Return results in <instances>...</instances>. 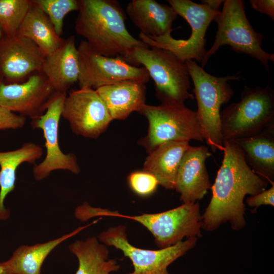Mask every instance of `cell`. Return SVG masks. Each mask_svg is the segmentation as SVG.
I'll return each mask as SVG.
<instances>
[{
  "instance_id": "8992f818",
  "label": "cell",
  "mask_w": 274,
  "mask_h": 274,
  "mask_svg": "<svg viewBox=\"0 0 274 274\" xmlns=\"http://www.w3.org/2000/svg\"><path fill=\"white\" fill-rule=\"evenodd\" d=\"M220 122L223 143L258 133L274 123L273 90L245 86L240 101L220 112Z\"/></svg>"
},
{
  "instance_id": "2e32d148",
  "label": "cell",
  "mask_w": 274,
  "mask_h": 274,
  "mask_svg": "<svg viewBox=\"0 0 274 274\" xmlns=\"http://www.w3.org/2000/svg\"><path fill=\"white\" fill-rule=\"evenodd\" d=\"M212 156L205 146H190L181 160L176 179L175 189L183 203L193 202L202 199L211 189L206 165V160Z\"/></svg>"
},
{
  "instance_id": "4dcf8cb0",
  "label": "cell",
  "mask_w": 274,
  "mask_h": 274,
  "mask_svg": "<svg viewBox=\"0 0 274 274\" xmlns=\"http://www.w3.org/2000/svg\"><path fill=\"white\" fill-rule=\"evenodd\" d=\"M250 3L253 9L267 15L272 20H274L273 0H250Z\"/></svg>"
},
{
  "instance_id": "5bb4252c",
  "label": "cell",
  "mask_w": 274,
  "mask_h": 274,
  "mask_svg": "<svg viewBox=\"0 0 274 274\" xmlns=\"http://www.w3.org/2000/svg\"><path fill=\"white\" fill-rule=\"evenodd\" d=\"M56 91L42 71L20 83L6 84L0 79V107L31 119L43 115Z\"/></svg>"
},
{
  "instance_id": "ffe728a7",
  "label": "cell",
  "mask_w": 274,
  "mask_h": 274,
  "mask_svg": "<svg viewBox=\"0 0 274 274\" xmlns=\"http://www.w3.org/2000/svg\"><path fill=\"white\" fill-rule=\"evenodd\" d=\"M190 146L187 141L163 143L149 153L143 170L154 176L159 185L166 189L175 190L181 160Z\"/></svg>"
},
{
  "instance_id": "7a4b0ae2",
  "label": "cell",
  "mask_w": 274,
  "mask_h": 274,
  "mask_svg": "<svg viewBox=\"0 0 274 274\" xmlns=\"http://www.w3.org/2000/svg\"><path fill=\"white\" fill-rule=\"evenodd\" d=\"M77 33L89 46L107 57L125 56L133 48L147 45L126 28L125 12L116 0H78Z\"/></svg>"
},
{
  "instance_id": "1f68e13d",
  "label": "cell",
  "mask_w": 274,
  "mask_h": 274,
  "mask_svg": "<svg viewBox=\"0 0 274 274\" xmlns=\"http://www.w3.org/2000/svg\"><path fill=\"white\" fill-rule=\"evenodd\" d=\"M224 1L222 0H203L201 1V4H206L211 8L219 11L220 5L224 3Z\"/></svg>"
},
{
  "instance_id": "7c38bea8",
  "label": "cell",
  "mask_w": 274,
  "mask_h": 274,
  "mask_svg": "<svg viewBox=\"0 0 274 274\" xmlns=\"http://www.w3.org/2000/svg\"><path fill=\"white\" fill-rule=\"evenodd\" d=\"M66 92H55L50 99L45 113L31 119L33 128L42 130L45 140L46 155L44 160L33 167L34 178L38 181L47 178L51 172L62 169L78 174L80 168L76 156L73 153L64 154L58 143L60 118Z\"/></svg>"
},
{
  "instance_id": "3957f363",
  "label": "cell",
  "mask_w": 274,
  "mask_h": 274,
  "mask_svg": "<svg viewBox=\"0 0 274 274\" xmlns=\"http://www.w3.org/2000/svg\"><path fill=\"white\" fill-rule=\"evenodd\" d=\"M138 46L122 57L129 64L142 65L155 83L156 96L162 102L184 103L193 99L189 92L190 77L185 62L169 50L155 47Z\"/></svg>"
},
{
  "instance_id": "e0dca14e",
  "label": "cell",
  "mask_w": 274,
  "mask_h": 274,
  "mask_svg": "<svg viewBox=\"0 0 274 274\" xmlns=\"http://www.w3.org/2000/svg\"><path fill=\"white\" fill-rule=\"evenodd\" d=\"M41 71L56 92H66L78 82L79 56L74 36L63 39L59 48L46 56Z\"/></svg>"
},
{
  "instance_id": "30bf717a",
  "label": "cell",
  "mask_w": 274,
  "mask_h": 274,
  "mask_svg": "<svg viewBox=\"0 0 274 274\" xmlns=\"http://www.w3.org/2000/svg\"><path fill=\"white\" fill-rule=\"evenodd\" d=\"M97 237L107 246L120 250L131 260L133 270L128 274H170L168 266L193 248L197 240L196 237H191L158 250L139 248L129 242L126 227L122 225L111 227Z\"/></svg>"
},
{
  "instance_id": "7402d4cb",
  "label": "cell",
  "mask_w": 274,
  "mask_h": 274,
  "mask_svg": "<svg viewBox=\"0 0 274 274\" xmlns=\"http://www.w3.org/2000/svg\"><path fill=\"white\" fill-rule=\"evenodd\" d=\"M99 220L81 226L71 232L47 242L32 246H21L17 248L12 256L5 261L11 274H41L42 265L49 253L64 241L75 235L84 229Z\"/></svg>"
},
{
  "instance_id": "603a6c76",
  "label": "cell",
  "mask_w": 274,
  "mask_h": 274,
  "mask_svg": "<svg viewBox=\"0 0 274 274\" xmlns=\"http://www.w3.org/2000/svg\"><path fill=\"white\" fill-rule=\"evenodd\" d=\"M69 249L79 262L75 274H111L120 268L116 259L109 258L107 246L95 236L76 241L69 246Z\"/></svg>"
},
{
  "instance_id": "9a60e30c",
  "label": "cell",
  "mask_w": 274,
  "mask_h": 274,
  "mask_svg": "<svg viewBox=\"0 0 274 274\" xmlns=\"http://www.w3.org/2000/svg\"><path fill=\"white\" fill-rule=\"evenodd\" d=\"M46 55L30 39L17 35L0 39V79L6 84L20 83L41 71Z\"/></svg>"
},
{
  "instance_id": "cb8c5ba5",
  "label": "cell",
  "mask_w": 274,
  "mask_h": 274,
  "mask_svg": "<svg viewBox=\"0 0 274 274\" xmlns=\"http://www.w3.org/2000/svg\"><path fill=\"white\" fill-rule=\"evenodd\" d=\"M42 154V148L32 142L26 143L15 150L0 152V220L9 216L4 202L15 188L17 168L24 162L35 163Z\"/></svg>"
},
{
  "instance_id": "4316f807",
  "label": "cell",
  "mask_w": 274,
  "mask_h": 274,
  "mask_svg": "<svg viewBox=\"0 0 274 274\" xmlns=\"http://www.w3.org/2000/svg\"><path fill=\"white\" fill-rule=\"evenodd\" d=\"M49 18L56 33L60 37L63 33V21L70 12L78 11V0H31Z\"/></svg>"
},
{
  "instance_id": "52a82bcc",
  "label": "cell",
  "mask_w": 274,
  "mask_h": 274,
  "mask_svg": "<svg viewBox=\"0 0 274 274\" xmlns=\"http://www.w3.org/2000/svg\"><path fill=\"white\" fill-rule=\"evenodd\" d=\"M148 122L147 135L139 141L150 152L169 141H204L196 112L184 103L162 102L158 106L145 104L138 112Z\"/></svg>"
},
{
  "instance_id": "f546056e",
  "label": "cell",
  "mask_w": 274,
  "mask_h": 274,
  "mask_svg": "<svg viewBox=\"0 0 274 274\" xmlns=\"http://www.w3.org/2000/svg\"><path fill=\"white\" fill-rule=\"evenodd\" d=\"M246 204L250 207L254 208L255 211L262 205L274 206V184L268 189L248 197L246 199Z\"/></svg>"
},
{
  "instance_id": "44dd1931",
  "label": "cell",
  "mask_w": 274,
  "mask_h": 274,
  "mask_svg": "<svg viewBox=\"0 0 274 274\" xmlns=\"http://www.w3.org/2000/svg\"><path fill=\"white\" fill-rule=\"evenodd\" d=\"M234 142L253 172L274 184V123L255 135Z\"/></svg>"
},
{
  "instance_id": "ac0fdd59",
  "label": "cell",
  "mask_w": 274,
  "mask_h": 274,
  "mask_svg": "<svg viewBox=\"0 0 274 274\" xmlns=\"http://www.w3.org/2000/svg\"><path fill=\"white\" fill-rule=\"evenodd\" d=\"M125 13L141 33L155 37L171 35L178 16L172 6L155 0H132Z\"/></svg>"
},
{
  "instance_id": "4fadbf2b",
  "label": "cell",
  "mask_w": 274,
  "mask_h": 274,
  "mask_svg": "<svg viewBox=\"0 0 274 274\" xmlns=\"http://www.w3.org/2000/svg\"><path fill=\"white\" fill-rule=\"evenodd\" d=\"M61 116L74 133L92 139L104 133L113 120L96 90L88 88L74 90L66 95Z\"/></svg>"
},
{
  "instance_id": "9c48e42d",
  "label": "cell",
  "mask_w": 274,
  "mask_h": 274,
  "mask_svg": "<svg viewBox=\"0 0 274 274\" xmlns=\"http://www.w3.org/2000/svg\"><path fill=\"white\" fill-rule=\"evenodd\" d=\"M178 15L184 18L191 28V35L186 39H176L171 35L152 37L140 33L139 38L149 47L170 51L183 62L193 60L201 62L206 53L205 35L213 20L220 13L203 4L190 0H167Z\"/></svg>"
},
{
  "instance_id": "836d02e7",
  "label": "cell",
  "mask_w": 274,
  "mask_h": 274,
  "mask_svg": "<svg viewBox=\"0 0 274 274\" xmlns=\"http://www.w3.org/2000/svg\"><path fill=\"white\" fill-rule=\"evenodd\" d=\"M4 35L3 30L0 26V39Z\"/></svg>"
},
{
  "instance_id": "83f0119b",
  "label": "cell",
  "mask_w": 274,
  "mask_h": 274,
  "mask_svg": "<svg viewBox=\"0 0 274 274\" xmlns=\"http://www.w3.org/2000/svg\"><path fill=\"white\" fill-rule=\"evenodd\" d=\"M127 180L133 192L143 197L154 193L159 185L155 176L144 170L131 173L128 176Z\"/></svg>"
},
{
  "instance_id": "d6986e66",
  "label": "cell",
  "mask_w": 274,
  "mask_h": 274,
  "mask_svg": "<svg viewBox=\"0 0 274 274\" xmlns=\"http://www.w3.org/2000/svg\"><path fill=\"white\" fill-rule=\"evenodd\" d=\"M112 120H124L133 112H139L146 104L145 84L127 80L96 89Z\"/></svg>"
},
{
  "instance_id": "d6a6232c",
  "label": "cell",
  "mask_w": 274,
  "mask_h": 274,
  "mask_svg": "<svg viewBox=\"0 0 274 274\" xmlns=\"http://www.w3.org/2000/svg\"><path fill=\"white\" fill-rule=\"evenodd\" d=\"M0 274H11L6 262H0Z\"/></svg>"
},
{
  "instance_id": "d4e9b609",
  "label": "cell",
  "mask_w": 274,
  "mask_h": 274,
  "mask_svg": "<svg viewBox=\"0 0 274 274\" xmlns=\"http://www.w3.org/2000/svg\"><path fill=\"white\" fill-rule=\"evenodd\" d=\"M16 35L31 40L46 56L59 48L63 40L56 33L48 17L32 2Z\"/></svg>"
},
{
  "instance_id": "6da1fadb",
  "label": "cell",
  "mask_w": 274,
  "mask_h": 274,
  "mask_svg": "<svg viewBox=\"0 0 274 274\" xmlns=\"http://www.w3.org/2000/svg\"><path fill=\"white\" fill-rule=\"evenodd\" d=\"M221 151L223 158L211 188L212 197L201 215L202 229L213 231L228 222L233 230L239 231L246 224L245 196L265 190L268 184L247 164L234 141L224 142Z\"/></svg>"
},
{
  "instance_id": "ba28073f",
  "label": "cell",
  "mask_w": 274,
  "mask_h": 274,
  "mask_svg": "<svg viewBox=\"0 0 274 274\" xmlns=\"http://www.w3.org/2000/svg\"><path fill=\"white\" fill-rule=\"evenodd\" d=\"M215 21L218 24L215 40L201 62L202 67L220 47L229 45L233 51L258 60L269 71V61L274 62V54L262 49L264 36L256 32L251 25L246 15L243 1H225L222 10Z\"/></svg>"
},
{
  "instance_id": "277c9868",
  "label": "cell",
  "mask_w": 274,
  "mask_h": 274,
  "mask_svg": "<svg viewBox=\"0 0 274 274\" xmlns=\"http://www.w3.org/2000/svg\"><path fill=\"white\" fill-rule=\"evenodd\" d=\"M91 218L98 216L126 218L139 223L153 235L159 249L173 246L191 237L202 236V219L200 205L197 202L183 203L181 206L163 212L129 216L101 208L91 207Z\"/></svg>"
},
{
  "instance_id": "8fae6325",
  "label": "cell",
  "mask_w": 274,
  "mask_h": 274,
  "mask_svg": "<svg viewBox=\"0 0 274 274\" xmlns=\"http://www.w3.org/2000/svg\"><path fill=\"white\" fill-rule=\"evenodd\" d=\"M79 56L80 88L94 90L127 80H136L146 84L150 76L142 66L132 65L121 57L104 56L92 49L86 41L77 47Z\"/></svg>"
},
{
  "instance_id": "5b68a950",
  "label": "cell",
  "mask_w": 274,
  "mask_h": 274,
  "mask_svg": "<svg viewBox=\"0 0 274 274\" xmlns=\"http://www.w3.org/2000/svg\"><path fill=\"white\" fill-rule=\"evenodd\" d=\"M185 63L194 85L193 93L197 104L196 113L204 140L214 153L218 150L221 151L223 141L220 108L234 95V91L228 82L239 80L240 77H217L208 73L193 60H187Z\"/></svg>"
},
{
  "instance_id": "484cf974",
  "label": "cell",
  "mask_w": 274,
  "mask_h": 274,
  "mask_svg": "<svg viewBox=\"0 0 274 274\" xmlns=\"http://www.w3.org/2000/svg\"><path fill=\"white\" fill-rule=\"evenodd\" d=\"M31 4V0H0V26L5 36L16 35Z\"/></svg>"
},
{
  "instance_id": "f1b7e54d",
  "label": "cell",
  "mask_w": 274,
  "mask_h": 274,
  "mask_svg": "<svg viewBox=\"0 0 274 274\" xmlns=\"http://www.w3.org/2000/svg\"><path fill=\"white\" fill-rule=\"evenodd\" d=\"M26 117L0 107V130L23 127Z\"/></svg>"
}]
</instances>
